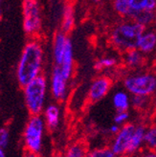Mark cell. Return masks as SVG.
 Returning <instances> with one entry per match:
<instances>
[{
    "label": "cell",
    "instance_id": "cell-19",
    "mask_svg": "<svg viewBox=\"0 0 156 157\" xmlns=\"http://www.w3.org/2000/svg\"><path fill=\"white\" fill-rule=\"evenodd\" d=\"M88 151L82 142H77L70 145L64 153V157H85Z\"/></svg>",
    "mask_w": 156,
    "mask_h": 157
},
{
    "label": "cell",
    "instance_id": "cell-1",
    "mask_svg": "<svg viewBox=\"0 0 156 157\" xmlns=\"http://www.w3.org/2000/svg\"><path fill=\"white\" fill-rule=\"evenodd\" d=\"M42 63V46L36 39H31L22 51L17 68V78L21 87H24L40 75Z\"/></svg>",
    "mask_w": 156,
    "mask_h": 157
},
{
    "label": "cell",
    "instance_id": "cell-22",
    "mask_svg": "<svg viewBox=\"0 0 156 157\" xmlns=\"http://www.w3.org/2000/svg\"><path fill=\"white\" fill-rule=\"evenodd\" d=\"M113 7L115 12L122 17H129L132 11L128 0H114Z\"/></svg>",
    "mask_w": 156,
    "mask_h": 157
},
{
    "label": "cell",
    "instance_id": "cell-32",
    "mask_svg": "<svg viewBox=\"0 0 156 157\" xmlns=\"http://www.w3.org/2000/svg\"><path fill=\"white\" fill-rule=\"evenodd\" d=\"M56 157H62V156H59V155H58V156H56Z\"/></svg>",
    "mask_w": 156,
    "mask_h": 157
},
{
    "label": "cell",
    "instance_id": "cell-21",
    "mask_svg": "<svg viewBox=\"0 0 156 157\" xmlns=\"http://www.w3.org/2000/svg\"><path fill=\"white\" fill-rule=\"evenodd\" d=\"M126 61H127V65H129L131 67H136V66L141 65L143 62V56L141 54V51H139L138 49L127 51Z\"/></svg>",
    "mask_w": 156,
    "mask_h": 157
},
{
    "label": "cell",
    "instance_id": "cell-29",
    "mask_svg": "<svg viewBox=\"0 0 156 157\" xmlns=\"http://www.w3.org/2000/svg\"><path fill=\"white\" fill-rule=\"evenodd\" d=\"M120 128H121V125L117 124H114L113 125H111V127L109 128V131H110L111 134H113V135H116L117 133L119 132V130H120Z\"/></svg>",
    "mask_w": 156,
    "mask_h": 157
},
{
    "label": "cell",
    "instance_id": "cell-31",
    "mask_svg": "<svg viewBox=\"0 0 156 157\" xmlns=\"http://www.w3.org/2000/svg\"><path fill=\"white\" fill-rule=\"evenodd\" d=\"M0 157H6L5 151H4V148H2V147H0Z\"/></svg>",
    "mask_w": 156,
    "mask_h": 157
},
{
    "label": "cell",
    "instance_id": "cell-14",
    "mask_svg": "<svg viewBox=\"0 0 156 157\" xmlns=\"http://www.w3.org/2000/svg\"><path fill=\"white\" fill-rule=\"evenodd\" d=\"M156 47V34L155 33H144L139 40L138 50L143 53H150Z\"/></svg>",
    "mask_w": 156,
    "mask_h": 157
},
{
    "label": "cell",
    "instance_id": "cell-25",
    "mask_svg": "<svg viewBox=\"0 0 156 157\" xmlns=\"http://www.w3.org/2000/svg\"><path fill=\"white\" fill-rule=\"evenodd\" d=\"M147 96H137V95H133V97L130 100V104H132L135 108L137 109H142L144 107H146V104H147Z\"/></svg>",
    "mask_w": 156,
    "mask_h": 157
},
{
    "label": "cell",
    "instance_id": "cell-20",
    "mask_svg": "<svg viewBox=\"0 0 156 157\" xmlns=\"http://www.w3.org/2000/svg\"><path fill=\"white\" fill-rule=\"evenodd\" d=\"M144 145L147 150L156 151V124L146 128Z\"/></svg>",
    "mask_w": 156,
    "mask_h": 157
},
{
    "label": "cell",
    "instance_id": "cell-27",
    "mask_svg": "<svg viewBox=\"0 0 156 157\" xmlns=\"http://www.w3.org/2000/svg\"><path fill=\"white\" fill-rule=\"evenodd\" d=\"M10 139V132L9 129L6 128H0V147L5 148L9 144Z\"/></svg>",
    "mask_w": 156,
    "mask_h": 157
},
{
    "label": "cell",
    "instance_id": "cell-16",
    "mask_svg": "<svg viewBox=\"0 0 156 157\" xmlns=\"http://www.w3.org/2000/svg\"><path fill=\"white\" fill-rule=\"evenodd\" d=\"M75 17H74V9L71 5H67L64 8L63 15H62V23H61V31L65 34L71 32L74 27Z\"/></svg>",
    "mask_w": 156,
    "mask_h": 157
},
{
    "label": "cell",
    "instance_id": "cell-30",
    "mask_svg": "<svg viewBox=\"0 0 156 157\" xmlns=\"http://www.w3.org/2000/svg\"><path fill=\"white\" fill-rule=\"evenodd\" d=\"M23 157H41V155L38 153H34V152H30V151H25L24 154H23Z\"/></svg>",
    "mask_w": 156,
    "mask_h": 157
},
{
    "label": "cell",
    "instance_id": "cell-3",
    "mask_svg": "<svg viewBox=\"0 0 156 157\" xmlns=\"http://www.w3.org/2000/svg\"><path fill=\"white\" fill-rule=\"evenodd\" d=\"M24 101L28 111L31 115H40L44 110L47 80L44 75L40 74L35 80L23 87Z\"/></svg>",
    "mask_w": 156,
    "mask_h": 157
},
{
    "label": "cell",
    "instance_id": "cell-24",
    "mask_svg": "<svg viewBox=\"0 0 156 157\" xmlns=\"http://www.w3.org/2000/svg\"><path fill=\"white\" fill-rule=\"evenodd\" d=\"M116 62H117L116 59L113 58H104L95 62L94 68L97 71H101V70H103L105 68H110L114 66L116 64Z\"/></svg>",
    "mask_w": 156,
    "mask_h": 157
},
{
    "label": "cell",
    "instance_id": "cell-10",
    "mask_svg": "<svg viewBox=\"0 0 156 157\" xmlns=\"http://www.w3.org/2000/svg\"><path fill=\"white\" fill-rule=\"evenodd\" d=\"M43 118L46 124V128L50 131H55L59 124V119H60L59 107L54 104L47 105L43 110Z\"/></svg>",
    "mask_w": 156,
    "mask_h": 157
},
{
    "label": "cell",
    "instance_id": "cell-5",
    "mask_svg": "<svg viewBox=\"0 0 156 157\" xmlns=\"http://www.w3.org/2000/svg\"><path fill=\"white\" fill-rule=\"evenodd\" d=\"M23 29L27 36H35L41 28L40 9L38 0H23Z\"/></svg>",
    "mask_w": 156,
    "mask_h": 157
},
{
    "label": "cell",
    "instance_id": "cell-18",
    "mask_svg": "<svg viewBox=\"0 0 156 157\" xmlns=\"http://www.w3.org/2000/svg\"><path fill=\"white\" fill-rule=\"evenodd\" d=\"M132 11H151L156 9V0H128Z\"/></svg>",
    "mask_w": 156,
    "mask_h": 157
},
{
    "label": "cell",
    "instance_id": "cell-12",
    "mask_svg": "<svg viewBox=\"0 0 156 157\" xmlns=\"http://www.w3.org/2000/svg\"><path fill=\"white\" fill-rule=\"evenodd\" d=\"M67 36L66 34L63 33L62 31L58 32L55 36L54 38V59H55V64L60 65L62 62V59H63V55L66 47V41H67Z\"/></svg>",
    "mask_w": 156,
    "mask_h": 157
},
{
    "label": "cell",
    "instance_id": "cell-2",
    "mask_svg": "<svg viewBox=\"0 0 156 157\" xmlns=\"http://www.w3.org/2000/svg\"><path fill=\"white\" fill-rule=\"evenodd\" d=\"M145 32V25L136 21L124 22L117 25L111 33V41L124 51L138 48L139 40Z\"/></svg>",
    "mask_w": 156,
    "mask_h": 157
},
{
    "label": "cell",
    "instance_id": "cell-26",
    "mask_svg": "<svg viewBox=\"0 0 156 157\" xmlns=\"http://www.w3.org/2000/svg\"><path fill=\"white\" fill-rule=\"evenodd\" d=\"M129 118V113L127 111H117L115 117H114V124H117L119 125H123L126 124Z\"/></svg>",
    "mask_w": 156,
    "mask_h": 157
},
{
    "label": "cell",
    "instance_id": "cell-17",
    "mask_svg": "<svg viewBox=\"0 0 156 157\" xmlns=\"http://www.w3.org/2000/svg\"><path fill=\"white\" fill-rule=\"evenodd\" d=\"M129 17L143 25L152 23L155 19V13L151 11H131Z\"/></svg>",
    "mask_w": 156,
    "mask_h": 157
},
{
    "label": "cell",
    "instance_id": "cell-34",
    "mask_svg": "<svg viewBox=\"0 0 156 157\" xmlns=\"http://www.w3.org/2000/svg\"></svg>",
    "mask_w": 156,
    "mask_h": 157
},
{
    "label": "cell",
    "instance_id": "cell-7",
    "mask_svg": "<svg viewBox=\"0 0 156 157\" xmlns=\"http://www.w3.org/2000/svg\"><path fill=\"white\" fill-rule=\"evenodd\" d=\"M135 129L136 124L132 123H126L121 125L119 132L115 135L110 145V148L116 155H118L119 157L127 155V148Z\"/></svg>",
    "mask_w": 156,
    "mask_h": 157
},
{
    "label": "cell",
    "instance_id": "cell-13",
    "mask_svg": "<svg viewBox=\"0 0 156 157\" xmlns=\"http://www.w3.org/2000/svg\"><path fill=\"white\" fill-rule=\"evenodd\" d=\"M145 132L146 128L143 124H138L136 125V129L133 136H132L131 142L128 146L127 155H132L136 151H138L141 147L144 145V137H145Z\"/></svg>",
    "mask_w": 156,
    "mask_h": 157
},
{
    "label": "cell",
    "instance_id": "cell-6",
    "mask_svg": "<svg viewBox=\"0 0 156 157\" xmlns=\"http://www.w3.org/2000/svg\"><path fill=\"white\" fill-rule=\"evenodd\" d=\"M124 85L132 95L149 97L156 90V77L151 74L130 76L124 81Z\"/></svg>",
    "mask_w": 156,
    "mask_h": 157
},
{
    "label": "cell",
    "instance_id": "cell-23",
    "mask_svg": "<svg viewBox=\"0 0 156 157\" xmlns=\"http://www.w3.org/2000/svg\"><path fill=\"white\" fill-rule=\"evenodd\" d=\"M85 157H119L116 155L113 151L110 148V147H98L94 148L87 152Z\"/></svg>",
    "mask_w": 156,
    "mask_h": 157
},
{
    "label": "cell",
    "instance_id": "cell-15",
    "mask_svg": "<svg viewBox=\"0 0 156 157\" xmlns=\"http://www.w3.org/2000/svg\"><path fill=\"white\" fill-rule=\"evenodd\" d=\"M113 105L117 111H127L130 105V99L128 94L124 91H118L114 94Z\"/></svg>",
    "mask_w": 156,
    "mask_h": 157
},
{
    "label": "cell",
    "instance_id": "cell-11",
    "mask_svg": "<svg viewBox=\"0 0 156 157\" xmlns=\"http://www.w3.org/2000/svg\"><path fill=\"white\" fill-rule=\"evenodd\" d=\"M58 66H59L63 77L67 81H69V78H71L73 72V46L70 38H67L66 47H65V51H64L61 64Z\"/></svg>",
    "mask_w": 156,
    "mask_h": 157
},
{
    "label": "cell",
    "instance_id": "cell-4",
    "mask_svg": "<svg viewBox=\"0 0 156 157\" xmlns=\"http://www.w3.org/2000/svg\"><path fill=\"white\" fill-rule=\"evenodd\" d=\"M46 124L40 115H31L23 131V144L25 151L40 154L43 147Z\"/></svg>",
    "mask_w": 156,
    "mask_h": 157
},
{
    "label": "cell",
    "instance_id": "cell-9",
    "mask_svg": "<svg viewBox=\"0 0 156 157\" xmlns=\"http://www.w3.org/2000/svg\"><path fill=\"white\" fill-rule=\"evenodd\" d=\"M112 85V82L107 77H99L93 81L88 91V100L91 103H97L106 96Z\"/></svg>",
    "mask_w": 156,
    "mask_h": 157
},
{
    "label": "cell",
    "instance_id": "cell-8",
    "mask_svg": "<svg viewBox=\"0 0 156 157\" xmlns=\"http://www.w3.org/2000/svg\"><path fill=\"white\" fill-rule=\"evenodd\" d=\"M68 81L63 77L59 66L55 65L51 75V92L54 99L58 101H62L67 93Z\"/></svg>",
    "mask_w": 156,
    "mask_h": 157
},
{
    "label": "cell",
    "instance_id": "cell-33",
    "mask_svg": "<svg viewBox=\"0 0 156 157\" xmlns=\"http://www.w3.org/2000/svg\"><path fill=\"white\" fill-rule=\"evenodd\" d=\"M0 4H1V0H0ZM0 12H1V10H0Z\"/></svg>",
    "mask_w": 156,
    "mask_h": 157
},
{
    "label": "cell",
    "instance_id": "cell-28",
    "mask_svg": "<svg viewBox=\"0 0 156 157\" xmlns=\"http://www.w3.org/2000/svg\"><path fill=\"white\" fill-rule=\"evenodd\" d=\"M139 157H156V151L147 150V148H146V151H143L141 154L139 155Z\"/></svg>",
    "mask_w": 156,
    "mask_h": 157
}]
</instances>
